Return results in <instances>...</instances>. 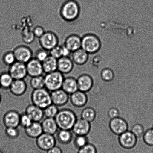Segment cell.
Masks as SVG:
<instances>
[{
    "mask_svg": "<svg viewBox=\"0 0 153 153\" xmlns=\"http://www.w3.org/2000/svg\"><path fill=\"white\" fill-rule=\"evenodd\" d=\"M80 7L76 0H66L61 4L59 10L60 17L63 20L72 24L79 17Z\"/></svg>",
    "mask_w": 153,
    "mask_h": 153,
    "instance_id": "1",
    "label": "cell"
},
{
    "mask_svg": "<svg viewBox=\"0 0 153 153\" xmlns=\"http://www.w3.org/2000/svg\"><path fill=\"white\" fill-rule=\"evenodd\" d=\"M55 119L59 129L71 130L77 117L73 109L65 108L59 110Z\"/></svg>",
    "mask_w": 153,
    "mask_h": 153,
    "instance_id": "2",
    "label": "cell"
},
{
    "mask_svg": "<svg viewBox=\"0 0 153 153\" xmlns=\"http://www.w3.org/2000/svg\"><path fill=\"white\" fill-rule=\"evenodd\" d=\"M33 104L44 109L52 104L51 92L46 88L34 90L31 94Z\"/></svg>",
    "mask_w": 153,
    "mask_h": 153,
    "instance_id": "3",
    "label": "cell"
},
{
    "mask_svg": "<svg viewBox=\"0 0 153 153\" xmlns=\"http://www.w3.org/2000/svg\"><path fill=\"white\" fill-rule=\"evenodd\" d=\"M44 77L45 88L51 92L61 89L65 78L64 75L58 70L45 74Z\"/></svg>",
    "mask_w": 153,
    "mask_h": 153,
    "instance_id": "4",
    "label": "cell"
},
{
    "mask_svg": "<svg viewBox=\"0 0 153 153\" xmlns=\"http://www.w3.org/2000/svg\"><path fill=\"white\" fill-rule=\"evenodd\" d=\"M100 47V42L98 37L94 34H86L82 38V48L88 54L97 51Z\"/></svg>",
    "mask_w": 153,
    "mask_h": 153,
    "instance_id": "5",
    "label": "cell"
},
{
    "mask_svg": "<svg viewBox=\"0 0 153 153\" xmlns=\"http://www.w3.org/2000/svg\"><path fill=\"white\" fill-rule=\"evenodd\" d=\"M39 43L42 48L49 51L59 44L58 36L52 31H45L44 34L39 39Z\"/></svg>",
    "mask_w": 153,
    "mask_h": 153,
    "instance_id": "6",
    "label": "cell"
},
{
    "mask_svg": "<svg viewBox=\"0 0 153 153\" xmlns=\"http://www.w3.org/2000/svg\"><path fill=\"white\" fill-rule=\"evenodd\" d=\"M16 61L26 64L33 58V52L30 48L25 45L15 48L13 51Z\"/></svg>",
    "mask_w": 153,
    "mask_h": 153,
    "instance_id": "7",
    "label": "cell"
},
{
    "mask_svg": "<svg viewBox=\"0 0 153 153\" xmlns=\"http://www.w3.org/2000/svg\"><path fill=\"white\" fill-rule=\"evenodd\" d=\"M36 143L41 150L47 151L56 145V139L53 135L43 133L36 139Z\"/></svg>",
    "mask_w": 153,
    "mask_h": 153,
    "instance_id": "8",
    "label": "cell"
},
{
    "mask_svg": "<svg viewBox=\"0 0 153 153\" xmlns=\"http://www.w3.org/2000/svg\"><path fill=\"white\" fill-rule=\"evenodd\" d=\"M8 72L14 80L25 79L28 76L26 64L16 61L8 67Z\"/></svg>",
    "mask_w": 153,
    "mask_h": 153,
    "instance_id": "9",
    "label": "cell"
},
{
    "mask_svg": "<svg viewBox=\"0 0 153 153\" xmlns=\"http://www.w3.org/2000/svg\"><path fill=\"white\" fill-rule=\"evenodd\" d=\"M21 114L17 111L10 110L4 114L3 122L5 127H18L20 125Z\"/></svg>",
    "mask_w": 153,
    "mask_h": 153,
    "instance_id": "10",
    "label": "cell"
},
{
    "mask_svg": "<svg viewBox=\"0 0 153 153\" xmlns=\"http://www.w3.org/2000/svg\"><path fill=\"white\" fill-rule=\"evenodd\" d=\"M26 66L28 76L31 78L43 75L44 73L42 63L35 58L30 60Z\"/></svg>",
    "mask_w": 153,
    "mask_h": 153,
    "instance_id": "11",
    "label": "cell"
},
{
    "mask_svg": "<svg viewBox=\"0 0 153 153\" xmlns=\"http://www.w3.org/2000/svg\"><path fill=\"white\" fill-rule=\"evenodd\" d=\"M52 104L58 107L65 105L69 101L70 95L62 88L51 92Z\"/></svg>",
    "mask_w": 153,
    "mask_h": 153,
    "instance_id": "12",
    "label": "cell"
},
{
    "mask_svg": "<svg viewBox=\"0 0 153 153\" xmlns=\"http://www.w3.org/2000/svg\"><path fill=\"white\" fill-rule=\"evenodd\" d=\"M91 128L90 123L82 118H78L72 129L73 134L76 136H86Z\"/></svg>",
    "mask_w": 153,
    "mask_h": 153,
    "instance_id": "13",
    "label": "cell"
},
{
    "mask_svg": "<svg viewBox=\"0 0 153 153\" xmlns=\"http://www.w3.org/2000/svg\"><path fill=\"white\" fill-rule=\"evenodd\" d=\"M63 45L71 52L78 50L82 47V38L77 34H69L64 40Z\"/></svg>",
    "mask_w": 153,
    "mask_h": 153,
    "instance_id": "14",
    "label": "cell"
},
{
    "mask_svg": "<svg viewBox=\"0 0 153 153\" xmlns=\"http://www.w3.org/2000/svg\"><path fill=\"white\" fill-rule=\"evenodd\" d=\"M25 113L30 117L33 122H41L45 117L43 109L33 104L27 106Z\"/></svg>",
    "mask_w": 153,
    "mask_h": 153,
    "instance_id": "15",
    "label": "cell"
},
{
    "mask_svg": "<svg viewBox=\"0 0 153 153\" xmlns=\"http://www.w3.org/2000/svg\"><path fill=\"white\" fill-rule=\"evenodd\" d=\"M119 140L123 147L130 149L135 146L137 138L131 131L127 130L119 135Z\"/></svg>",
    "mask_w": 153,
    "mask_h": 153,
    "instance_id": "16",
    "label": "cell"
},
{
    "mask_svg": "<svg viewBox=\"0 0 153 153\" xmlns=\"http://www.w3.org/2000/svg\"><path fill=\"white\" fill-rule=\"evenodd\" d=\"M27 88V84L25 79H16L13 80L8 90L13 95L21 96L26 93Z\"/></svg>",
    "mask_w": 153,
    "mask_h": 153,
    "instance_id": "17",
    "label": "cell"
},
{
    "mask_svg": "<svg viewBox=\"0 0 153 153\" xmlns=\"http://www.w3.org/2000/svg\"><path fill=\"white\" fill-rule=\"evenodd\" d=\"M110 128L112 132L120 135L128 130V125L124 119L118 117L111 120Z\"/></svg>",
    "mask_w": 153,
    "mask_h": 153,
    "instance_id": "18",
    "label": "cell"
},
{
    "mask_svg": "<svg viewBox=\"0 0 153 153\" xmlns=\"http://www.w3.org/2000/svg\"><path fill=\"white\" fill-rule=\"evenodd\" d=\"M74 64L70 57H62L58 60V70L63 75L73 72Z\"/></svg>",
    "mask_w": 153,
    "mask_h": 153,
    "instance_id": "19",
    "label": "cell"
},
{
    "mask_svg": "<svg viewBox=\"0 0 153 153\" xmlns=\"http://www.w3.org/2000/svg\"><path fill=\"white\" fill-rule=\"evenodd\" d=\"M87 101L85 93L78 90L70 95L69 101L73 107L80 108L85 106Z\"/></svg>",
    "mask_w": 153,
    "mask_h": 153,
    "instance_id": "20",
    "label": "cell"
},
{
    "mask_svg": "<svg viewBox=\"0 0 153 153\" xmlns=\"http://www.w3.org/2000/svg\"><path fill=\"white\" fill-rule=\"evenodd\" d=\"M43 132L54 135L59 129L55 118H45L41 122Z\"/></svg>",
    "mask_w": 153,
    "mask_h": 153,
    "instance_id": "21",
    "label": "cell"
},
{
    "mask_svg": "<svg viewBox=\"0 0 153 153\" xmlns=\"http://www.w3.org/2000/svg\"><path fill=\"white\" fill-rule=\"evenodd\" d=\"M61 88L70 95L75 92L79 90L76 79L72 76L64 78Z\"/></svg>",
    "mask_w": 153,
    "mask_h": 153,
    "instance_id": "22",
    "label": "cell"
},
{
    "mask_svg": "<svg viewBox=\"0 0 153 153\" xmlns=\"http://www.w3.org/2000/svg\"><path fill=\"white\" fill-rule=\"evenodd\" d=\"M25 134L28 137L36 139L43 132L41 122H33L29 127L25 129Z\"/></svg>",
    "mask_w": 153,
    "mask_h": 153,
    "instance_id": "23",
    "label": "cell"
},
{
    "mask_svg": "<svg viewBox=\"0 0 153 153\" xmlns=\"http://www.w3.org/2000/svg\"><path fill=\"white\" fill-rule=\"evenodd\" d=\"M78 89L85 93L89 91L93 85V80L91 76L88 75H82L76 79Z\"/></svg>",
    "mask_w": 153,
    "mask_h": 153,
    "instance_id": "24",
    "label": "cell"
},
{
    "mask_svg": "<svg viewBox=\"0 0 153 153\" xmlns=\"http://www.w3.org/2000/svg\"><path fill=\"white\" fill-rule=\"evenodd\" d=\"M88 54L82 48L71 52L70 57L76 65H82L88 60Z\"/></svg>",
    "mask_w": 153,
    "mask_h": 153,
    "instance_id": "25",
    "label": "cell"
},
{
    "mask_svg": "<svg viewBox=\"0 0 153 153\" xmlns=\"http://www.w3.org/2000/svg\"><path fill=\"white\" fill-rule=\"evenodd\" d=\"M43 68L45 74L58 70V60L49 56L42 63Z\"/></svg>",
    "mask_w": 153,
    "mask_h": 153,
    "instance_id": "26",
    "label": "cell"
},
{
    "mask_svg": "<svg viewBox=\"0 0 153 153\" xmlns=\"http://www.w3.org/2000/svg\"><path fill=\"white\" fill-rule=\"evenodd\" d=\"M56 134L58 142L62 145H67L71 143L74 137L71 130L59 129Z\"/></svg>",
    "mask_w": 153,
    "mask_h": 153,
    "instance_id": "27",
    "label": "cell"
},
{
    "mask_svg": "<svg viewBox=\"0 0 153 153\" xmlns=\"http://www.w3.org/2000/svg\"><path fill=\"white\" fill-rule=\"evenodd\" d=\"M14 79L8 71H4L0 74V85L3 89L8 90Z\"/></svg>",
    "mask_w": 153,
    "mask_h": 153,
    "instance_id": "28",
    "label": "cell"
},
{
    "mask_svg": "<svg viewBox=\"0 0 153 153\" xmlns=\"http://www.w3.org/2000/svg\"><path fill=\"white\" fill-rule=\"evenodd\" d=\"M30 84L31 88L33 90L45 88L44 76L41 75L31 77Z\"/></svg>",
    "mask_w": 153,
    "mask_h": 153,
    "instance_id": "29",
    "label": "cell"
},
{
    "mask_svg": "<svg viewBox=\"0 0 153 153\" xmlns=\"http://www.w3.org/2000/svg\"><path fill=\"white\" fill-rule=\"evenodd\" d=\"M2 61L5 66H10L16 62V59L13 51H7L4 52L2 55Z\"/></svg>",
    "mask_w": 153,
    "mask_h": 153,
    "instance_id": "30",
    "label": "cell"
},
{
    "mask_svg": "<svg viewBox=\"0 0 153 153\" xmlns=\"http://www.w3.org/2000/svg\"><path fill=\"white\" fill-rule=\"evenodd\" d=\"M72 141L73 146L78 149L88 143L86 136H76L74 135Z\"/></svg>",
    "mask_w": 153,
    "mask_h": 153,
    "instance_id": "31",
    "label": "cell"
},
{
    "mask_svg": "<svg viewBox=\"0 0 153 153\" xmlns=\"http://www.w3.org/2000/svg\"><path fill=\"white\" fill-rule=\"evenodd\" d=\"M59 111L58 107L52 103L43 109L45 117L51 118H55Z\"/></svg>",
    "mask_w": 153,
    "mask_h": 153,
    "instance_id": "32",
    "label": "cell"
},
{
    "mask_svg": "<svg viewBox=\"0 0 153 153\" xmlns=\"http://www.w3.org/2000/svg\"><path fill=\"white\" fill-rule=\"evenodd\" d=\"M95 111L91 107H87L84 109L81 112V118L91 122L94 120L95 117Z\"/></svg>",
    "mask_w": 153,
    "mask_h": 153,
    "instance_id": "33",
    "label": "cell"
},
{
    "mask_svg": "<svg viewBox=\"0 0 153 153\" xmlns=\"http://www.w3.org/2000/svg\"><path fill=\"white\" fill-rule=\"evenodd\" d=\"M4 134L10 139H16L19 137V131L18 127H5Z\"/></svg>",
    "mask_w": 153,
    "mask_h": 153,
    "instance_id": "34",
    "label": "cell"
},
{
    "mask_svg": "<svg viewBox=\"0 0 153 153\" xmlns=\"http://www.w3.org/2000/svg\"><path fill=\"white\" fill-rule=\"evenodd\" d=\"M49 55L56 58L59 59L63 56L62 45H58L49 51Z\"/></svg>",
    "mask_w": 153,
    "mask_h": 153,
    "instance_id": "35",
    "label": "cell"
},
{
    "mask_svg": "<svg viewBox=\"0 0 153 153\" xmlns=\"http://www.w3.org/2000/svg\"><path fill=\"white\" fill-rule=\"evenodd\" d=\"M49 56V51L42 48L41 49H39L36 51L35 54V57L34 58L42 63Z\"/></svg>",
    "mask_w": 153,
    "mask_h": 153,
    "instance_id": "36",
    "label": "cell"
},
{
    "mask_svg": "<svg viewBox=\"0 0 153 153\" xmlns=\"http://www.w3.org/2000/svg\"><path fill=\"white\" fill-rule=\"evenodd\" d=\"M33 122L32 120L25 112L21 114L19 126H21L24 129L29 127Z\"/></svg>",
    "mask_w": 153,
    "mask_h": 153,
    "instance_id": "37",
    "label": "cell"
},
{
    "mask_svg": "<svg viewBox=\"0 0 153 153\" xmlns=\"http://www.w3.org/2000/svg\"><path fill=\"white\" fill-rule=\"evenodd\" d=\"M143 140L147 145L153 147V127L145 132Z\"/></svg>",
    "mask_w": 153,
    "mask_h": 153,
    "instance_id": "38",
    "label": "cell"
},
{
    "mask_svg": "<svg viewBox=\"0 0 153 153\" xmlns=\"http://www.w3.org/2000/svg\"><path fill=\"white\" fill-rule=\"evenodd\" d=\"M77 153H97L95 147L91 144L88 143L78 150Z\"/></svg>",
    "mask_w": 153,
    "mask_h": 153,
    "instance_id": "39",
    "label": "cell"
},
{
    "mask_svg": "<svg viewBox=\"0 0 153 153\" xmlns=\"http://www.w3.org/2000/svg\"><path fill=\"white\" fill-rule=\"evenodd\" d=\"M114 73L110 69L106 68L102 70L101 72L102 78L103 80L109 81L112 80L114 78Z\"/></svg>",
    "mask_w": 153,
    "mask_h": 153,
    "instance_id": "40",
    "label": "cell"
},
{
    "mask_svg": "<svg viewBox=\"0 0 153 153\" xmlns=\"http://www.w3.org/2000/svg\"><path fill=\"white\" fill-rule=\"evenodd\" d=\"M32 31L34 37L38 39L40 38L45 32L44 28L40 25H37L34 27Z\"/></svg>",
    "mask_w": 153,
    "mask_h": 153,
    "instance_id": "41",
    "label": "cell"
},
{
    "mask_svg": "<svg viewBox=\"0 0 153 153\" xmlns=\"http://www.w3.org/2000/svg\"><path fill=\"white\" fill-rule=\"evenodd\" d=\"M35 37L32 31H31L24 35L22 37V40L24 43L27 44H29L34 41Z\"/></svg>",
    "mask_w": 153,
    "mask_h": 153,
    "instance_id": "42",
    "label": "cell"
},
{
    "mask_svg": "<svg viewBox=\"0 0 153 153\" xmlns=\"http://www.w3.org/2000/svg\"><path fill=\"white\" fill-rule=\"evenodd\" d=\"M109 116L111 119H112L114 118L118 117L119 116V113L118 110L114 108H112L109 110L108 112Z\"/></svg>",
    "mask_w": 153,
    "mask_h": 153,
    "instance_id": "43",
    "label": "cell"
},
{
    "mask_svg": "<svg viewBox=\"0 0 153 153\" xmlns=\"http://www.w3.org/2000/svg\"><path fill=\"white\" fill-rule=\"evenodd\" d=\"M47 153H62V150L58 146H55L47 151Z\"/></svg>",
    "mask_w": 153,
    "mask_h": 153,
    "instance_id": "44",
    "label": "cell"
},
{
    "mask_svg": "<svg viewBox=\"0 0 153 153\" xmlns=\"http://www.w3.org/2000/svg\"><path fill=\"white\" fill-rule=\"evenodd\" d=\"M62 57H70L71 54V52L69 49L64 46L63 44L62 45Z\"/></svg>",
    "mask_w": 153,
    "mask_h": 153,
    "instance_id": "45",
    "label": "cell"
},
{
    "mask_svg": "<svg viewBox=\"0 0 153 153\" xmlns=\"http://www.w3.org/2000/svg\"><path fill=\"white\" fill-rule=\"evenodd\" d=\"M1 94H0V103H1Z\"/></svg>",
    "mask_w": 153,
    "mask_h": 153,
    "instance_id": "46",
    "label": "cell"
},
{
    "mask_svg": "<svg viewBox=\"0 0 153 153\" xmlns=\"http://www.w3.org/2000/svg\"><path fill=\"white\" fill-rule=\"evenodd\" d=\"M0 153H3V152H2V151H1V150H0Z\"/></svg>",
    "mask_w": 153,
    "mask_h": 153,
    "instance_id": "47",
    "label": "cell"
},
{
    "mask_svg": "<svg viewBox=\"0 0 153 153\" xmlns=\"http://www.w3.org/2000/svg\"><path fill=\"white\" fill-rule=\"evenodd\" d=\"M1 85H0V88H1Z\"/></svg>",
    "mask_w": 153,
    "mask_h": 153,
    "instance_id": "48",
    "label": "cell"
}]
</instances>
